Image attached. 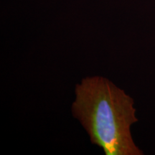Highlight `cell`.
I'll list each match as a JSON object with an SVG mask.
<instances>
[{"label":"cell","mask_w":155,"mask_h":155,"mask_svg":"<svg viewBox=\"0 0 155 155\" xmlns=\"http://www.w3.org/2000/svg\"><path fill=\"white\" fill-rule=\"evenodd\" d=\"M73 115L80 121L93 144L106 155H141L131 134L136 117L132 98L103 77H88L75 87Z\"/></svg>","instance_id":"6da1fadb"}]
</instances>
